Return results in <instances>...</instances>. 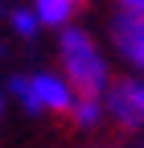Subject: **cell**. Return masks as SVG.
<instances>
[{
  "instance_id": "5b68a950",
  "label": "cell",
  "mask_w": 144,
  "mask_h": 148,
  "mask_svg": "<svg viewBox=\"0 0 144 148\" xmlns=\"http://www.w3.org/2000/svg\"><path fill=\"white\" fill-rule=\"evenodd\" d=\"M33 16H37V25H49V29H66L70 16L78 12V0H33Z\"/></svg>"
},
{
  "instance_id": "52a82bcc",
  "label": "cell",
  "mask_w": 144,
  "mask_h": 148,
  "mask_svg": "<svg viewBox=\"0 0 144 148\" xmlns=\"http://www.w3.org/2000/svg\"><path fill=\"white\" fill-rule=\"evenodd\" d=\"M119 12H144V0H115Z\"/></svg>"
},
{
  "instance_id": "30bf717a",
  "label": "cell",
  "mask_w": 144,
  "mask_h": 148,
  "mask_svg": "<svg viewBox=\"0 0 144 148\" xmlns=\"http://www.w3.org/2000/svg\"><path fill=\"white\" fill-rule=\"evenodd\" d=\"M140 148H144V144H140Z\"/></svg>"
},
{
  "instance_id": "7a4b0ae2",
  "label": "cell",
  "mask_w": 144,
  "mask_h": 148,
  "mask_svg": "<svg viewBox=\"0 0 144 148\" xmlns=\"http://www.w3.org/2000/svg\"><path fill=\"white\" fill-rule=\"evenodd\" d=\"M8 90L25 111H49V115H70L78 99L62 74H16Z\"/></svg>"
},
{
  "instance_id": "9c48e42d",
  "label": "cell",
  "mask_w": 144,
  "mask_h": 148,
  "mask_svg": "<svg viewBox=\"0 0 144 148\" xmlns=\"http://www.w3.org/2000/svg\"><path fill=\"white\" fill-rule=\"evenodd\" d=\"M99 148H111V144H99Z\"/></svg>"
},
{
  "instance_id": "277c9868",
  "label": "cell",
  "mask_w": 144,
  "mask_h": 148,
  "mask_svg": "<svg viewBox=\"0 0 144 148\" xmlns=\"http://www.w3.org/2000/svg\"><path fill=\"white\" fill-rule=\"evenodd\" d=\"M111 45L144 78V12H115L111 16Z\"/></svg>"
},
{
  "instance_id": "3957f363",
  "label": "cell",
  "mask_w": 144,
  "mask_h": 148,
  "mask_svg": "<svg viewBox=\"0 0 144 148\" xmlns=\"http://www.w3.org/2000/svg\"><path fill=\"white\" fill-rule=\"evenodd\" d=\"M103 111L119 132H144V78H111L103 95Z\"/></svg>"
},
{
  "instance_id": "8992f818",
  "label": "cell",
  "mask_w": 144,
  "mask_h": 148,
  "mask_svg": "<svg viewBox=\"0 0 144 148\" xmlns=\"http://www.w3.org/2000/svg\"><path fill=\"white\" fill-rule=\"evenodd\" d=\"M8 25H12V33L16 37H37V16H33V8H12L8 12Z\"/></svg>"
},
{
  "instance_id": "6da1fadb",
  "label": "cell",
  "mask_w": 144,
  "mask_h": 148,
  "mask_svg": "<svg viewBox=\"0 0 144 148\" xmlns=\"http://www.w3.org/2000/svg\"><path fill=\"white\" fill-rule=\"evenodd\" d=\"M58 62H62V78L70 82L78 99H103L111 86V70H107L103 49L95 45V37L86 29L66 25L58 37Z\"/></svg>"
},
{
  "instance_id": "ba28073f",
  "label": "cell",
  "mask_w": 144,
  "mask_h": 148,
  "mask_svg": "<svg viewBox=\"0 0 144 148\" xmlns=\"http://www.w3.org/2000/svg\"><path fill=\"white\" fill-rule=\"evenodd\" d=\"M0 111H4V95H0Z\"/></svg>"
}]
</instances>
